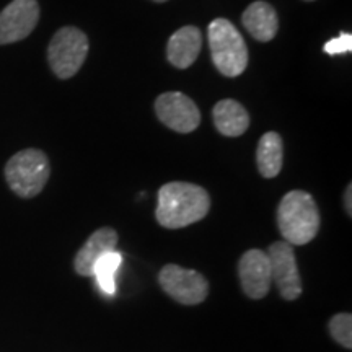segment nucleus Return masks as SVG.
<instances>
[{"label":"nucleus","instance_id":"nucleus-1","mask_svg":"<svg viewBox=\"0 0 352 352\" xmlns=\"http://www.w3.org/2000/svg\"><path fill=\"white\" fill-rule=\"evenodd\" d=\"M209 209L210 197L204 188L192 183L171 182L158 191L155 217L162 227L176 230L199 222L208 215Z\"/></svg>","mask_w":352,"mask_h":352},{"label":"nucleus","instance_id":"nucleus-2","mask_svg":"<svg viewBox=\"0 0 352 352\" xmlns=\"http://www.w3.org/2000/svg\"><path fill=\"white\" fill-rule=\"evenodd\" d=\"M277 227L292 246L310 243L320 230L318 206L305 191H290L277 208Z\"/></svg>","mask_w":352,"mask_h":352},{"label":"nucleus","instance_id":"nucleus-3","mask_svg":"<svg viewBox=\"0 0 352 352\" xmlns=\"http://www.w3.org/2000/svg\"><path fill=\"white\" fill-rule=\"evenodd\" d=\"M210 56L222 76L239 77L248 65V47L235 25L226 19H217L208 30Z\"/></svg>","mask_w":352,"mask_h":352},{"label":"nucleus","instance_id":"nucleus-4","mask_svg":"<svg viewBox=\"0 0 352 352\" xmlns=\"http://www.w3.org/2000/svg\"><path fill=\"white\" fill-rule=\"evenodd\" d=\"M51 175L50 160L46 153L38 148H26L15 153L6 165V179L16 196H38L46 186Z\"/></svg>","mask_w":352,"mask_h":352},{"label":"nucleus","instance_id":"nucleus-5","mask_svg":"<svg viewBox=\"0 0 352 352\" xmlns=\"http://www.w3.org/2000/svg\"><path fill=\"white\" fill-rule=\"evenodd\" d=\"M88 54L87 34L76 26H64L52 36L47 47V60L59 78H70L80 70Z\"/></svg>","mask_w":352,"mask_h":352},{"label":"nucleus","instance_id":"nucleus-6","mask_svg":"<svg viewBox=\"0 0 352 352\" xmlns=\"http://www.w3.org/2000/svg\"><path fill=\"white\" fill-rule=\"evenodd\" d=\"M164 292L183 305H199L209 296V283L197 271L184 270L176 264H166L158 274Z\"/></svg>","mask_w":352,"mask_h":352},{"label":"nucleus","instance_id":"nucleus-7","mask_svg":"<svg viewBox=\"0 0 352 352\" xmlns=\"http://www.w3.org/2000/svg\"><path fill=\"white\" fill-rule=\"evenodd\" d=\"M271 277L284 300H297L302 294V279L298 274L294 246L287 241H276L267 250Z\"/></svg>","mask_w":352,"mask_h":352},{"label":"nucleus","instance_id":"nucleus-8","mask_svg":"<svg viewBox=\"0 0 352 352\" xmlns=\"http://www.w3.org/2000/svg\"><path fill=\"white\" fill-rule=\"evenodd\" d=\"M155 113L166 127L182 134L196 131L201 122V113L195 101L179 91H168L158 96Z\"/></svg>","mask_w":352,"mask_h":352},{"label":"nucleus","instance_id":"nucleus-9","mask_svg":"<svg viewBox=\"0 0 352 352\" xmlns=\"http://www.w3.org/2000/svg\"><path fill=\"white\" fill-rule=\"evenodd\" d=\"M39 20L36 0H13L0 12V44H12L28 38Z\"/></svg>","mask_w":352,"mask_h":352},{"label":"nucleus","instance_id":"nucleus-10","mask_svg":"<svg viewBox=\"0 0 352 352\" xmlns=\"http://www.w3.org/2000/svg\"><path fill=\"white\" fill-rule=\"evenodd\" d=\"M239 276L243 292L253 300H261L271 289V264L267 253L253 248L243 253L239 261Z\"/></svg>","mask_w":352,"mask_h":352},{"label":"nucleus","instance_id":"nucleus-11","mask_svg":"<svg viewBox=\"0 0 352 352\" xmlns=\"http://www.w3.org/2000/svg\"><path fill=\"white\" fill-rule=\"evenodd\" d=\"M118 245V232L111 227H103L94 232L85 245L78 250L74 259V267L77 274L83 277L94 276L95 264L98 259L109 252H114Z\"/></svg>","mask_w":352,"mask_h":352},{"label":"nucleus","instance_id":"nucleus-12","mask_svg":"<svg viewBox=\"0 0 352 352\" xmlns=\"http://www.w3.org/2000/svg\"><path fill=\"white\" fill-rule=\"evenodd\" d=\"M202 34L196 26H183L171 34L166 44V57L176 69H188L195 64L201 52Z\"/></svg>","mask_w":352,"mask_h":352},{"label":"nucleus","instance_id":"nucleus-13","mask_svg":"<svg viewBox=\"0 0 352 352\" xmlns=\"http://www.w3.org/2000/svg\"><path fill=\"white\" fill-rule=\"evenodd\" d=\"M243 26L246 32L258 41H271L276 36L277 28H279V19H277V13L274 7L271 3L263 2H253L241 16Z\"/></svg>","mask_w":352,"mask_h":352},{"label":"nucleus","instance_id":"nucleus-14","mask_svg":"<svg viewBox=\"0 0 352 352\" xmlns=\"http://www.w3.org/2000/svg\"><path fill=\"white\" fill-rule=\"evenodd\" d=\"M214 124L220 134L239 138L250 127V114L235 100H220L212 109Z\"/></svg>","mask_w":352,"mask_h":352},{"label":"nucleus","instance_id":"nucleus-15","mask_svg":"<svg viewBox=\"0 0 352 352\" xmlns=\"http://www.w3.org/2000/svg\"><path fill=\"white\" fill-rule=\"evenodd\" d=\"M258 170L264 178H276L283 168V139L277 132H266L256 151Z\"/></svg>","mask_w":352,"mask_h":352},{"label":"nucleus","instance_id":"nucleus-16","mask_svg":"<svg viewBox=\"0 0 352 352\" xmlns=\"http://www.w3.org/2000/svg\"><path fill=\"white\" fill-rule=\"evenodd\" d=\"M121 261L122 254L114 250V252L103 254V256L98 259V263L95 264L94 277L96 279V285H98V289L104 294V296L113 297L114 292H116L114 276H116V271L120 270Z\"/></svg>","mask_w":352,"mask_h":352},{"label":"nucleus","instance_id":"nucleus-17","mask_svg":"<svg viewBox=\"0 0 352 352\" xmlns=\"http://www.w3.org/2000/svg\"><path fill=\"white\" fill-rule=\"evenodd\" d=\"M329 334L338 344L352 349V316L351 314L334 315L328 323Z\"/></svg>","mask_w":352,"mask_h":352},{"label":"nucleus","instance_id":"nucleus-18","mask_svg":"<svg viewBox=\"0 0 352 352\" xmlns=\"http://www.w3.org/2000/svg\"><path fill=\"white\" fill-rule=\"evenodd\" d=\"M323 50L329 56L351 52V50H352V36H351V34L341 33L340 38H334V39H331V41H328L327 44H324Z\"/></svg>","mask_w":352,"mask_h":352},{"label":"nucleus","instance_id":"nucleus-19","mask_svg":"<svg viewBox=\"0 0 352 352\" xmlns=\"http://www.w3.org/2000/svg\"><path fill=\"white\" fill-rule=\"evenodd\" d=\"M352 184H349V186L346 188V192H344V206H346V210H347V215H352Z\"/></svg>","mask_w":352,"mask_h":352},{"label":"nucleus","instance_id":"nucleus-20","mask_svg":"<svg viewBox=\"0 0 352 352\" xmlns=\"http://www.w3.org/2000/svg\"><path fill=\"white\" fill-rule=\"evenodd\" d=\"M153 2H158V3H162V2H166V0H153Z\"/></svg>","mask_w":352,"mask_h":352},{"label":"nucleus","instance_id":"nucleus-21","mask_svg":"<svg viewBox=\"0 0 352 352\" xmlns=\"http://www.w3.org/2000/svg\"><path fill=\"white\" fill-rule=\"evenodd\" d=\"M307 2H314V0H307Z\"/></svg>","mask_w":352,"mask_h":352}]
</instances>
